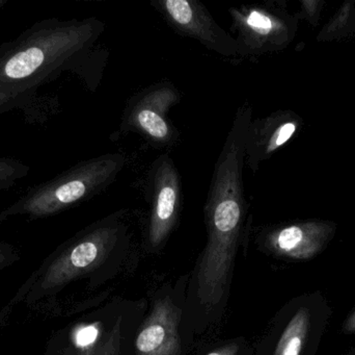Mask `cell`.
<instances>
[{
	"label": "cell",
	"mask_w": 355,
	"mask_h": 355,
	"mask_svg": "<svg viewBox=\"0 0 355 355\" xmlns=\"http://www.w3.org/2000/svg\"><path fill=\"white\" fill-rule=\"evenodd\" d=\"M102 24L94 18L33 23L16 39L0 45V116L24 110L46 83L76 70Z\"/></svg>",
	"instance_id": "obj_1"
},
{
	"label": "cell",
	"mask_w": 355,
	"mask_h": 355,
	"mask_svg": "<svg viewBox=\"0 0 355 355\" xmlns=\"http://www.w3.org/2000/svg\"><path fill=\"white\" fill-rule=\"evenodd\" d=\"M121 154H104L83 160L45 183L31 188L15 204L0 213V222L8 217L53 216L105 189L124 165Z\"/></svg>",
	"instance_id": "obj_2"
},
{
	"label": "cell",
	"mask_w": 355,
	"mask_h": 355,
	"mask_svg": "<svg viewBox=\"0 0 355 355\" xmlns=\"http://www.w3.org/2000/svg\"><path fill=\"white\" fill-rule=\"evenodd\" d=\"M116 224L96 227L75 242L49 267L42 287L53 289L101 266L119 240Z\"/></svg>",
	"instance_id": "obj_3"
},
{
	"label": "cell",
	"mask_w": 355,
	"mask_h": 355,
	"mask_svg": "<svg viewBox=\"0 0 355 355\" xmlns=\"http://www.w3.org/2000/svg\"><path fill=\"white\" fill-rule=\"evenodd\" d=\"M152 4L178 33L198 40L208 49L225 58H241L235 38L215 22L200 2L196 0H156Z\"/></svg>",
	"instance_id": "obj_4"
},
{
	"label": "cell",
	"mask_w": 355,
	"mask_h": 355,
	"mask_svg": "<svg viewBox=\"0 0 355 355\" xmlns=\"http://www.w3.org/2000/svg\"><path fill=\"white\" fill-rule=\"evenodd\" d=\"M179 99V93L172 85H154L131 101L123 125L129 131L141 133L155 145H168L176 133L168 113Z\"/></svg>",
	"instance_id": "obj_5"
},
{
	"label": "cell",
	"mask_w": 355,
	"mask_h": 355,
	"mask_svg": "<svg viewBox=\"0 0 355 355\" xmlns=\"http://www.w3.org/2000/svg\"><path fill=\"white\" fill-rule=\"evenodd\" d=\"M180 176L174 163L166 154L155 165L152 187V210L149 241L158 247L166 241L174 229L179 213Z\"/></svg>",
	"instance_id": "obj_6"
},
{
	"label": "cell",
	"mask_w": 355,
	"mask_h": 355,
	"mask_svg": "<svg viewBox=\"0 0 355 355\" xmlns=\"http://www.w3.org/2000/svg\"><path fill=\"white\" fill-rule=\"evenodd\" d=\"M182 311L171 298L157 300L135 340L137 355H180Z\"/></svg>",
	"instance_id": "obj_7"
},
{
	"label": "cell",
	"mask_w": 355,
	"mask_h": 355,
	"mask_svg": "<svg viewBox=\"0 0 355 355\" xmlns=\"http://www.w3.org/2000/svg\"><path fill=\"white\" fill-rule=\"evenodd\" d=\"M229 12L241 58L267 50L283 31L284 23L263 6H241Z\"/></svg>",
	"instance_id": "obj_8"
},
{
	"label": "cell",
	"mask_w": 355,
	"mask_h": 355,
	"mask_svg": "<svg viewBox=\"0 0 355 355\" xmlns=\"http://www.w3.org/2000/svg\"><path fill=\"white\" fill-rule=\"evenodd\" d=\"M331 235V227L325 224H293L269 233L266 245L277 256L306 261L314 258L323 249Z\"/></svg>",
	"instance_id": "obj_9"
},
{
	"label": "cell",
	"mask_w": 355,
	"mask_h": 355,
	"mask_svg": "<svg viewBox=\"0 0 355 355\" xmlns=\"http://www.w3.org/2000/svg\"><path fill=\"white\" fill-rule=\"evenodd\" d=\"M296 131L292 121L277 122L275 119L254 121L248 125L245 135V164L252 170L259 163L287 143Z\"/></svg>",
	"instance_id": "obj_10"
},
{
	"label": "cell",
	"mask_w": 355,
	"mask_h": 355,
	"mask_svg": "<svg viewBox=\"0 0 355 355\" xmlns=\"http://www.w3.org/2000/svg\"><path fill=\"white\" fill-rule=\"evenodd\" d=\"M310 311L302 308L290 320L281 336L275 355H300L310 331Z\"/></svg>",
	"instance_id": "obj_11"
},
{
	"label": "cell",
	"mask_w": 355,
	"mask_h": 355,
	"mask_svg": "<svg viewBox=\"0 0 355 355\" xmlns=\"http://www.w3.org/2000/svg\"><path fill=\"white\" fill-rule=\"evenodd\" d=\"M122 342V317L118 318L112 331H108L95 345L81 350L78 355H118Z\"/></svg>",
	"instance_id": "obj_12"
},
{
	"label": "cell",
	"mask_w": 355,
	"mask_h": 355,
	"mask_svg": "<svg viewBox=\"0 0 355 355\" xmlns=\"http://www.w3.org/2000/svg\"><path fill=\"white\" fill-rule=\"evenodd\" d=\"M31 171V167L21 160L12 158L0 156V192L10 190L25 179Z\"/></svg>",
	"instance_id": "obj_13"
},
{
	"label": "cell",
	"mask_w": 355,
	"mask_h": 355,
	"mask_svg": "<svg viewBox=\"0 0 355 355\" xmlns=\"http://www.w3.org/2000/svg\"><path fill=\"white\" fill-rule=\"evenodd\" d=\"M100 337V325L91 324L79 327L74 333V343L81 350L92 347Z\"/></svg>",
	"instance_id": "obj_14"
},
{
	"label": "cell",
	"mask_w": 355,
	"mask_h": 355,
	"mask_svg": "<svg viewBox=\"0 0 355 355\" xmlns=\"http://www.w3.org/2000/svg\"><path fill=\"white\" fill-rule=\"evenodd\" d=\"M239 349V344L233 342V343H229L227 345L216 348V349L209 352L207 355H238Z\"/></svg>",
	"instance_id": "obj_15"
},
{
	"label": "cell",
	"mask_w": 355,
	"mask_h": 355,
	"mask_svg": "<svg viewBox=\"0 0 355 355\" xmlns=\"http://www.w3.org/2000/svg\"><path fill=\"white\" fill-rule=\"evenodd\" d=\"M344 329L346 333H355V312L346 320Z\"/></svg>",
	"instance_id": "obj_16"
},
{
	"label": "cell",
	"mask_w": 355,
	"mask_h": 355,
	"mask_svg": "<svg viewBox=\"0 0 355 355\" xmlns=\"http://www.w3.org/2000/svg\"><path fill=\"white\" fill-rule=\"evenodd\" d=\"M8 0H0V10H2L4 6L8 3Z\"/></svg>",
	"instance_id": "obj_17"
},
{
	"label": "cell",
	"mask_w": 355,
	"mask_h": 355,
	"mask_svg": "<svg viewBox=\"0 0 355 355\" xmlns=\"http://www.w3.org/2000/svg\"><path fill=\"white\" fill-rule=\"evenodd\" d=\"M4 256L3 254H2V252L0 251V264H1L2 261H3Z\"/></svg>",
	"instance_id": "obj_18"
}]
</instances>
